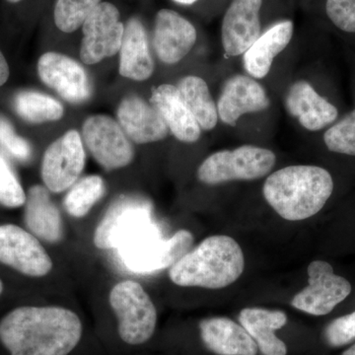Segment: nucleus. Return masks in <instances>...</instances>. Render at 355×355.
<instances>
[{
	"mask_svg": "<svg viewBox=\"0 0 355 355\" xmlns=\"http://www.w3.org/2000/svg\"><path fill=\"white\" fill-rule=\"evenodd\" d=\"M244 268L240 245L230 236L214 235L174 263L169 277L173 284L182 287L221 289L234 284Z\"/></svg>",
	"mask_w": 355,
	"mask_h": 355,
	"instance_id": "obj_3",
	"label": "nucleus"
},
{
	"mask_svg": "<svg viewBox=\"0 0 355 355\" xmlns=\"http://www.w3.org/2000/svg\"><path fill=\"white\" fill-rule=\"evenodd\" d=\"M173 1L180 4H184V6H190V4L195 3L198 0H173Z\"/></svg>",
	"mask_w": 355,
	"mask_h": 355,
	"instance_id": "obj_35",
	"label": "nucleus"
},
{
	"mask_svg": "<svg viewBox=\"0 0 355 355\" xmlns=\"http://www.w3.org/2000/svg\"><path fill=\"white\" fill-rule=\"evenodd\" d=\"M293 36V23L286 20L273 25L263 33L243 55V64L254 78H265L272 69L273 60L286 50Z\"/></svg>",
	"mask_w": 355,
	"mask_h": 355,
	"instance_id": "obj_24",
	"label": "nucleus"
},
{
	"mask_svg": "<svg viewBox=\"0 0 355 355\" xmlns=\"http://www.w3.org/2000/svg\"><path fill=\"white\" fill-rule=\"evenodd\" d=\"M7 1L12 2V3H16V2H19L21 0H7Z\"/></svg>",
	"mask_w": 355,
	"mask_h": 355,
	"instance_id": "obj_38",
	"label": "nucleus"
},
{
	"mask_svg": "<svg viewBox=\"0 0 355 355\" xmlns=\"http://www.w3.org/2000/svg\"><path fill=\"white\" fill-rule=\"evenodd\" d=\"M24 205V222L29 232L44 242L62 240V216L46 188L40 184L31 187Z\"/></svg>",
	"mask_w": 355,
	"mask_h": 355,
	"instance_id": "obj_21",
	"label": "nucleus"
},
{
	"mask_svg": "<svg viewBox=\"0 0 355 355\" xmlns=\"http://www.w3.org/2000/svg\"><path fill=\"white\" fill-rule=\"evenodd\" d=\"M0 263L33 277H44L53 268L38 238L14 224L0 225Z\"/></svg>",
	"mask_w": 355,
	"mask_h": 355,
	"instance_id": "obj_11",
	"label": "nucleus"
},
{
	"mask_svg": "<svg viewBox=\"0 0 355 355\" xmlns=\"http://www.w3.org/2000/svg\"><path fill=\"white\" fill-rule=\"evenodd\" d=\"M16 112L23 120L33 123L60 120L64 106L51 96L36 91H22L14 100Z\"/></svg>",
	"mask_w": 355,
	"mask_h": 355,
	"instance_id": "obj_26",
	"label": "nucleus"
},
{
	"mask_svg": "<svg viewBox=\"0 0 355 355\" xmlns=\"http://www.w3.org/2000/svg\"><path fill=\"white\" fill-rule=\"evenodd\" d=\"M326 12L336 28L355 33V0H327Z\"/></svg>",
	"mask_w": 355,
	"mask_h": 355,
	"instance_id": "obj_32",
	"label": "nucleus"
},
{
	"mask_svg": "<svg viewBox=\"0 0 355 355\" xmlns=\"http://www.w3.org/2000/svg\"><path fill=\"white\" fill-rule=\"evenodd\" d=\"M9 73L10 72H9L8 64H7L3 53L0 51V86L3 85L8 80Z\"/></svg>",
	"mask_w": 355,
	"mask_h": 355,
	"instance_id": "obj_34",
	"label": "nucleus"
},
{
	"mask_svg": "<svg viewBox=\"0 0 355 355\" xmlns=\"http://www.w3.org/2000/svg\"><path fill=\"white\" fill-rule=\"evenodd\" d=\"M81 336L79 317L57 306H23L0 321V342L10 355H67Z\"/></svg>",
	"mask_w": 355,
	"mask_h": 355,
	"instance_id": "obj_1",
	"label": "nucleus"
},
{
	"mask_svg": "<svg viewBox=\"0 0 355 355\" xmlns=\"http://www.w3.org/2000/svg\"><path fill=\"white\" fill-rule=\"evenodd\" d=\"M38 73L44 84L67 102L83 103L91 96L87 73L76 60L58 53H46L40 58Z\"/></svg>",
	"mask_w": 355,
	"mask_h": 355,
	"instance_id": "obj_13",
	"label": "nucleus"
},
{
	"mask_svg": "<svg viewBox=\"0 0 355 355\" xmlns=\"http://www.w3.org/2000/svg\"><path fill=\"white\" fill-rule=\"evenodd\" d=\"M286 107L288 113L311 132L323 130L338 116V109L304 80L292 84L286 94Z\"/></svg>",
	"mask_w": 355,
	"mask_h": 355,
	"instance_id": "obj_18",
	"label": "nucleus"
},
{
	"mask_svg": "<svg viewBox=\"0 0 355 355\" xmlns=\"http://www.w3.org/2000/svg\"><path fill=\"white\" fill-rule=\"evenodd\" d=\"M177 88L200 128L214 130L218 121V113L207 83L200 77L189 76L179 81Z\"/></svg>",
	"mask_w": 355,
	"mask_h": 355,
	"instance_id": "obj_25",
	"label": "nucleus"
},
{
	"mask_svg": "<svg viewBox=\"0 0 355 355\" xmlns=\"http://www.w3.org/2000/svg\"><path fill=\"white\" fill-rule=\"evenodd\" d=\"M334 191L330 173L313 165H294L272 173L263 184L266 202L282 218L301 221L314 216Z\"/></svg>",
	"mask_w": 355,
	"mask_h": 355,
	"instance_id": "obj_2",
	"label": "nucleus"
},
{
	"mask_svg": "<svg viewBox=\"0 0 355 355\" xmlns=\"http://www.w3.org/2000/svg\"><path fill=\"white\" fill-rule=\"evenodd\" d=\"M324 142L331 153L355 156V110L324 132Z\"/></svg>",
	"mask_w": 355,
	"mask_h": 355,
	"instance_id": "obj_29",
	"label": "nucleus"
},
{
	"mask_svg": "<svg viewBox=\"0 0 355 355\" xmlns=\"http://www.w3.org/2000/svg\"><path fill=\"white\" fill-rule=\"evenodd\" d=\"M343 355H355V345H352V347H349V349L345 350Z\"/></svg>",
	"mask_w": 355,
	"mask_h": 355,
	"instance_id": "obj_36",
	"label": "nucleus"
},
{
	"mask_svg": "<svg viewBox=\"0 0 355 355\" xmlns=\"http://www.w3.org/2000/svg\"><path fill=\"white\" fill-rule=\"evenodd\" d=\"M324 340L331 347H338L355 340V311L352 314L338 318L324 330Z\"/></svg>",
	"mask_w": 355,
	"mask_h": 355,
	"instance_id": "obj_33",
	"label": "nucleus"
},
{
	"mask_svg": "<svg viewBox=\"0 0 355 355\" xmlns=\"http://www.w3.org/2000/svg\"><path fill=\"white\" fill-rule=\"evenodd\" d=\"M120 73L135 81H144L153 76L154 62L149 51L144 25L137 18L128 20L121 46Z\"/></svg>",
	"mask_w": 355,
	"mask_h": 355,
	"instance_id": "obj_23",
	"label": "nucleus"
},
{
	"mask_svg": "<svg viewBox=\"0 0 355 355\" xmlns=\"http://www.w3.org/2000/svg\"><path fill=\"white\" fill-rule=\"evenodd\" d=\"M101 0H58L53 18L60 31L72 33L83 25Z\"/></svg>",
	"mask_w": 355,
	"mask_h": 355,
	"instance_id": "obj_28",
	"label": "nucleus"
},
{
	"mask_svg": "<svg viewBox=\"0 0 355 355\" xmlns=\"http://www.w3.org/2000/svg\"><path fill=\"white\" fill-rule=\"evenodd\" d=\"M83 135L89 151L105 169H121L132 162L135 151L130 139L111 116H90L84 121Z\"/></svg>",
	"mask_w": 355,
	"mask_h": 355,
	"instance_id": "obj_8",
	"label": "nucleus"
},
{
	"mask_svg": "<svg viewBox=\"0 0 355 355\" xmlns=\"http://www.w3.org/2000/svg\"><path fill=\"white\" fill-rule=\"evenodd\" d=\"M150 104L180 141L193 144L200 139L202 128L184 104L177 86L171 84L158 86L151 96Z\"/></svg>",
	"mask_w": 355,
	"mask_h": 355,
	"instance_id": "obj_19",
	"label": "nucleus"
},
{
	"mask_svg": "<svg viewBox=\"0 0 355 355\" xmlns=\"http://www.w3.org/2000/svg\"><path fill=\"white\" fill-rule=\"evenodd\" d=\"M275 153L270 149L243 146L234 150H221L211 154L200 164L198 178L202 183L216 186L227 182L252 181L272 171Z\"/></svg>",
	"mask_w": 355,
	"mask_h": 355,
	"instance_id": "obj_5",
	"label": "nucleus"
},
{
	"mask_svg": "<svg viewBox=\"0 0 355 355\" xmlns=\"http://www.w3.org/2000/svg\"><path fill=\"white\" fill-rule=\"evenodd\" d=\"M308 286L291 301L295 309L313 316L329 314L352 292L349 280L336 275L324 261H313L308 266Z\"/></svg>",
	"mask_w": 355,
	"mask_h": 355,
	"instance_id": "obj_7",
	"label": "nucleus"
},
{
	"mask_svg": "<svg viewBox=\"0 0 355 355\" xmlns=\"http://www.w3.org/2000/svg\"><path fill=\"white\" fill-rule=\"evenodd\" d=\"M148 202L135 196H123L109 207L94 234L95 246L99 249H116L128 235L151 222Z\"/></svg>",
	"mask_w": 355,
	"mask_h": 355,
	"instance_id": "obj_12",
	"label": "nucleus"
},
{
	"mask_svg": "<svg viewBox=\"0 0 355 355\" xmlns=\"http://www.w3.org/2000/svg\"><path fill=\"white\" fill-rule=\"evenodd\" d=\"M85 165V151L80 135L69 130L44 151L42 178L46 189L62 193L73 186Z\"/></svg>",
	"mask_w": 355,
	"mask_h": 355,
	"instance_id": "obj_10",
	"label": "nucleus"
},
{
	"mask_svg": "<svg viewBox=\"0 0 355 355\" xmlns=\"http://www.w3.org/2000/svg\"><path fill=\"white\" fill-rule=\"evenodd\" d=\"M0 146L18 160L28 161L31 158V146L28 144L27 140L16 135L12 125L1 116H0Z\"/></svg>",
	"mask_w": 355,
	"mask_h": 355,
	"instance_id": "obj_31",
	"label": "nucleus"
},
{
	"mask_svg": "<svg viewBox=\"0 0 355 355\" xmlns=\"http://www.w3.org/2000/svg\"><path fill=\"white\" fill-rule=\"evenodd\" d=\"M193 235L179 230L170 239L163 240L153 221L128 235L116 250L128 270L137 273H153L171 268L191 251Z\"/></svg>",
	"mask_w": 355,
	"mask_h": 355,
	"instance_id": "obj_4",
	"label": "nucleus"
},
{
	"mask_svg": "<svg viewBox=\"0 0 355 355\" xmlns=\"http://www.w3.org/2000/svg\"><path fill=\"white\" fill-rule=\"evenodd\" d=\"M240 324L253 338L263 355H286V343L275 335V331L287 323L286 312L263 308H245L240 312Z\"/></svg>",
	"mask_w": 355,
	"mask_h": 355,
	"instance_id": "obj_22",
	"label": "nucleus"
},
{
	"mask_svg": "<svg viewBox=\"0 0 355 355\" xmlns=\"http://www.w3.org/2000/svg\"><path fill=\"white\" fill-rule=\"evenodd\" d=\"M104 180L91 175L83 178L71 187L64 198V207L70 216L83 217L90 211L93 205L104 196Z\"/></svg>",
	"mask_w": 355,
	"mask_h": 355,
	"instance_id": "obj_27",
	"label": "nucleus"
},
{
	"mask_svg": "<svg viewBox=\"0 0 355 355\" xmlns=\"http://www.w3.org/2000/svg\"><path fill=\"white\" fill-rule=\"evenodd\" d=\"M2 292H3V282L0 279V295H1Z\"/></svg>",
	"mask_w": 355,
	"mask_h": 355,
	"instance_id": "obj_37",
	"label": "nucleus"
},
{
	"mask_svg": "<svg viewBox=\"0 0 355 355\" xmlns=\"http://www.w3.org/2000/svg\"><path fill=\"white\" fill-rule=\"evenodd\" d=\"M270 105V98L260 83L237 74L224 83L216 106L222 123L235 127L243 114L265 111Z\"/></svg>",
	"mask_w": 355,
	"mask_h": 355,
	"instance_id": "obj_15",
	"label": "nucleus"
},
{
	"mask_svg": "<svg viewBox=\"0 0 355 355\" xmlns=\"http://www.w3.org/2000/svg\"><path fill=\"white\" fill-rule=\"evenodd\" d=\"M26 195L10 165L0 155V205L17 209L25 205Z\"/></svg>",
	"mask_w": 355,
	"mask_h": 355,
	"instance_id": "obj_30",
	"label": "nucleus"
},
{
	"mask_svg": "<svg viewBox=\"0 0 355 355\" xmlns=\"http://www.w3.org/2000/svg\"><path fill=\"white\" fill-rule=\"evenodd\" d=\"M200 336L205 347L218 355H257L256 342L243 328L229 318L216 317L200 323Z\"/></svg>",
	"mask_w": 355,
	"mask_h": 355,
	"instance_id": "obj_20",
	"label": "nucleus"
},
{
	"mask_svg": "<svg viewBox=\"0 0 355 355\" xmlns=\"http://www.w3.org/2000/svg\"><path fill=\"white\" fill-rule=\"evenodd\" d=\"M197 41V31L190 21L176 11L162 9L155 18L153 46L161 62L174 64L183 60Z\"/></svg>",
	"mask_w": 355,
	"mask_h": 355,
	"instance_id": "obj_16",
	"label": "nucleus"
},
{
	"mask_svg": "<svg viewBox=\"0 0 355 355\" xmlns=\"http://www.w3.org/2000/svg\"><path fill=\"white\" fill-rule=\"evenodd\" d=\"M263 0H232L221 28L224 51L229 57L244 55L261 36Z\"/></svg>",
	"mask_w": 355,
	"mask_h": 355,
	"instance_id": "obj_14",
	"label": "nucleus"
},
{
	"mask_svg": "<svg viewBox=\"0 0 355 355\" xmlns=\"http://www.w3.org/2000/svg\"><path fill=\"white\" fill-rule=\"evenodd\" d=\"M116 116L123 132L135 144L159 141L169 132L160 114L139 96L125 97L119 106Z\"/></svg>",
	"mask_w": 355,
	"mask_h": 355,
	"instance_id": "obj_17",
	"label": "nucleus"
},
{
	"mask_svg": "<svg viewBox=\"0 0 355 355\" xmlns=\"http://www.w3.org/2000/svg\"><path fill=\"white\" fill-rule=\"evenodd\" d=\"M80 58L84 64H95L120 51L125 26L120 12L109 2H101L84 21Z\"/></svg>",
	"mask_w": 355,
	"mask_h": 355,
	"instance_id": "obj_9",
	"label": "nucleus"
},
{
	"mask_svg": "<svg viewBox=\"0 0 355 355\" xmlns=\"http://www.w3.org/2000/svg\"><path fill=\"white\" fill-rule=\"evenodd\" d=\"M110 304L118 318L119 334L123 342L141 345L153 336L157 312L139 284L125 280L116 284L110 293Z\"/></svg>",
	"mask_w": 355,
	"mask_h": 355,
	"instance_id": "obj_6",
	"label": "nucleus"
}]
</instances>
